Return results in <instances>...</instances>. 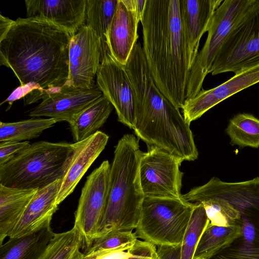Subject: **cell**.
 <instances>
[{"label":"cell","mask_w":259,"mask_h":259,"mask_svg":"<svg viewBox=\"0 0 259 259\" xmlns=\"http://www.w3.org/2000/svg\"><path fill=\"white\" fill-rule=\"evenodd\" d=\"M73 35L47 20L18 18L0 38V65L11 69L20 85L44 91L68 80Z\"/></svg>","instance_id":"6da1fadb"},{"label":"cell","mask_w":259,"mask_h":259,"mask_svg":"<svg viewBox=\"0 0 259 259\" xmlns=\"http://www.w3.org/2000/svg\"><path fill=\"white\" fill-rule=\"evenodd\" d=\"M141 23L143 50L153 78L163 95L182 108L190 68L180 0H147Z\"/></svg>","instance_id":"7a4b0ae2"},{"label":"cell","mask_w":259,"mask_h":259,"mask_svg":"<svg viewBox=\"0 0 259 259\" xmlns=\"http://www.w3.org/2000/svg\"><path fill=\"white\" fill-rule=\"evenodd\" d=\"M142 153L133 134H125L118 141L110 167L107 204L96 237L137 228L145 197L139 175Z\"/></svg>","instance_id":"3957f363"},{"label":"cell","mask_w":259,"mask_h":259,"mask_svg":"<svg viewBox=\"0 0 259 259\" xmlns=\"http://www.w3.org/2000/svg\"><path fill=\"white\" fill-rule=\"evenodd\" d=\"M72 143L40 141L30 144L0 165V184L39 190L62 179L72 153Z\"/></svg>","instance_id":"277c9868"},{"label":"cell","mask_w":259,"mask_h":259,"mask_svg":"<svg viewBox=\"0 0 259 259\" xmlns=\"http://www.w3.org/2000/svg\"><path fill=\"white\" fill-rule=\"evenodd\" d=\"M215 180L239 211L235 225L239 227L241 235L210 259H259V177L239 182Z\"/></svg>","instance_id":"5b68a950"},{"label":"cell","mask_w":259,"mask_h":259,"mask_svg":"<svg viewBox=\"0 0 259 259\" xmlns=\"http://www.w3.org/2000/svg\"><path fill=\"white\" fill-rule=\"evenodd\" d=\"M194 205L182 197H145L135 234L156 246L180 245Z\"/></svg>","instance_id":"8992f818"},{"label":"cell","mask_w":259,"mask_h":259,"mask_svg":"<svg viewBox=\"0 0 259 259\" xmlns=\"http://www.w3.org/2000/svg\"><path fill=\"white\" fill-rule=\"evenodd\" d=\"M253 0H224L215 10L205 42L189 73L186 99L195 97L202 89L206 76L211 73L214 60L222 45Z\"/></svg>","instance_id":"52a82bcc"},{"label":"cell","mask_w":259,"mask_h":259,"mask_svg":"<svg viewBox=\"0 0 259 259\" xmlns=\"http://www.w3.org/2000/svg\"><path fill=\"white\" fill-rule=\"evenodd\" d=\"M259 61V0H253L222 45L213 63L212 75L232 72Z\"/></svg>","instance_id":"ba28073f"},{"label":"cell","mask_w":259,"mask_h":259,"mask_svg":"<svg viewBox=\"0 0 259 259\" xmlns=\"http://www.w3.org/2000/svg\"><path fill=\"white\" fill-rule=\"evenodd\" d=\"M111 164L105 160L87 177L82 188L74 226L80 233L82 250H87L97 237L109 196Z\"/></svg>","instance_id":"9c48e42d"},{"label":"cell","mask_w":259,"mask_h":259,"mask_svg":"<svg viewBox=\"0 0 259 259\" xmlns=\"http://www.w3.org/2000/svg\"><path fill=\"white\" fill-rule=\"evenodd\" d=\"M183 161L155 146L143 152L139 165L141 185L144 197L180 198L184 173Z\"/></svg>","instance_id":"30bf717a"},{"label":"cell","mask_w":259,"mask_h":259,"mask_svg":"<svg viewBox=\"0 0 259 259\" xmlns=\"http://www.w3.org/2000/svg\"><path fill=\"white\" fill-rule=\"evenodd\" d=\"M102 96L97 85L85 90L64 85L44 91H33L24 98V101L27 105L42 100L30 111L29 116L48 117L58 122L65 121L69 124Z\"/></svg>","instance_id":"8fae6325"},{"label":"cell","mask_w":259,"mask_h":259,"mask_svg":"<svg viewBox=\"0 0 259 259\" xmlns=\"http://www.w3.org/2000/svg\"><path fill=\"white\" fill-rule=\"evenodd\" d=\"M96 83L115 109L117 120L133 129L136 119L135 91L124 66L114 59L109 50L104 55Z\"/></svg>","instance_id":"7c38bea8"},{"label":"cell","mask_w":259,"mask_h":259,"mask_svg":"<svg viewBox=\"0 0 259 259\" xmlns=\"http://www.w3.org/2000/svg\"><path fill=\"white\" fill-rule=\"evenodd\" d=\"M104 54L100 38L86 25L81 26L71 39L69 76L64 85L85 90L95 88Z\"/></svg>","instance_id":"4fadbf2b"},{"label":"cell","mask_w":259,"mask_h":259,"mask_svg":"<svg viewBox=\"0 0 259 259\" xmlns=\"http://www.w3.org/2000/svg\"><path fill=\"white\" fill-rule=\"evenodd\" d=\"M258 82L259 61L242 68L222 84L207 90L202 89L193 98L186 99L181 108L183 115L190 124L218 104Z\"/></svg>","instance_id":"5bb4252c"},{"label":"cell","mask_w":259,"mask_h":259,"mask_svg":"<svg viewBox=\"0 0 259 259\" xmlns=\"http://www.w3.org/2000/svg\"><path fill=\"white\" fill-rule=\"evenodd\" d=\"M140 22L136 0H118L109 30L107 45L112 56L125 66L137 42Z\"/></svg>","instance_id":"9a60e30c"},{"label":"cell","mask_w":259,"mask_h":259,"mask_svg":"<svg viewBox=\"0 0 259 259\" xmlns=\"http://www.w3.org/2000/svg\"><path fill=\"white\" fill-rule=\"evenodd\" d=\"M108 139L107 135L98 131L82 141L72 143V153L57 195L58 205L74 191L81 179L104 150Z\"/></svg>","instance_id":"2e32d148"},{"label":"cell","mask_w":259,"mask_h":259,"mask_svg":"<svg viewBox=\"0 0 259 259\" xmlns=\"http://www.w3.org/2000/svg\"><path fill=\"white\" fill-rule=\"evenodd\" d=\"M26 17L51 22L74 35L85 24L87 0H25Z\"/></svg>","instance_id":"e0dca14e"},{"label":"cell","mask_w":259,"mask_h":259,"mask_svg":"<svg viewBox=\"0 0 259 259\" xmlns=\"http://www.w3.org/2000/svg\"><path fill=\"white\" fill-rule=\"evenodd\" d=\"M222 0H180V11L188 48L191 69L198 54L200 39L208 31Z\"/></svg>","instance_id":"ac0fdd59"},{"label":"cell","mask_w":259,"mask_h":259,"mask_svg":"<svg viewBox=\"0 0 259 259\" xmlns=\"http://www.w3.org/2000/svg\"><path fill=\"white\" fill-rule=\"evenodd\" d=\"M61 179L36 192L9 238H15L31 233L45 225L51 223L57 210L58 193Z\"/></svg>","instance_id":"d6986e66"},{"label":"cell","mask_w":259,"mask_h":259,"mask_svg":"<svg viewBox=\"0 0 259 259\" xmlns=\"http://www.w3.org/2000/svg\"><path fill=\"white\" fill-rule=\"evenodd\" d=\"M54 234L48 223L31 233L9 238L0 245V259H40Z\"/></svg>","instance_id":"ffe728a7"},{"label":"cell","mask_w":259,"mask_h":259,"mask_svg":"<svg viewBox=\"0 0 259 259\" xmlns=\"http://www.w3.org/2000/svg\"><path fill=\"white\" fill-rule=\"evenodd\" d=\"M37 190L0 184V245L9 237Z\"/></svg>","instance_id":"44dd1931"},{"label":"cell","mask_w":259,"mask_h":259,"mask_svg":"<svg viewBox=\"0 0 259 259\" xmlns=\"http://www.w3.org/2000/svg\"><path fill=\"white\" fill-rule=\"evenodd\" d=\"M114 107L103 95L69 123L73 141L76 143L93 135L105 123Z\"/></svg>","instance_id":"7402d4cb"},{"label":"cell","mask_w":259,"mask_h":259,"mask_svg":"<svg viewBox=\"0 0 259 259\" xmlns=\"http://www.w3.org/2000/svg\"><path fill=\"white\" fill-rule=\"evenodd\" d=\"M240 235V229L237 225L225 227L209 223L199 239L193 259H210Z\"/></svg>","instance_id":"603a6c76"},{"label":"cell","mask_w":259,"mask_h":259,"mask_svg":"<svg viewBox=\"0 0 259 259\" xmlns=\"http://www.w3.org/2000/svg\"><path fill=\"white\" fill-rule=\"evenodd\" d=\"M118 0H87L85 25L100 38L105 52L109 50L107 37Z\"/></svg>","instance_id":"cb8c5ba5"},{"label":"cell","mask_w":259,"mask_h":259,"mask_svg":"<svg viewBox=\"0 0 259 259\" xmlns=\"http://www.w3.org/2000/svg\"><path fill=\"white\" fill-rule=\"evenodd\" d=\"M58 122L55 119L31 118L13 122H0V142H23L39 137Z\"/></svg>","instance_id":"d4e9b609"},{"label":"cell","mask_w":259,"mask_h":259,"mask_svg":"<svg viewBox=\"0 0 259 259\" xmlns=\"http://www.w3.org/2000/svg\"><path fill=\"white\" fill-rule=\"evenodd\" d=\"M225 132L232 146L259 148V119L251 114H236L229 120Z\"/></svg>","instance_id":"484cf974"},{"label":"cell","mask_w":259,"mask_h":259,"mask_svg":"<svg viewBox=\"0 0 259 259\" xmlns=\"http://www.w3.org/2000/svg\"><path fill=\"white\" fill-rule=\"evenodd\" d=\"M79 232L73 227L66 232L55 233L40 259H85Z\"/></svg>","instance_id":"4316f807"},{"label":"cell","mask_w":259,"mask_h":259,"mask_svg":"<svg viewBox=\"0 0 259 259\" xmlns=\"http://www.w3.org/2000/svg\"><path fill=\"white\" fill-rule=\"evenodd\" d=\"M209 223L203 204L195 203L181 244V259H193L199 239Z\"/></svg>","instance_id":"83f0119b"},{"label":"cell","mask_w":259,"mask_h":259,"mask_svg":"<svg viewBox=\"0 0 259 259\" xmlns=\"http://www.w3.org/2000/svg\"><path fill=\"white\" fill-rule=\"evenodd\" d=\"M132 231H112L95 238L92 246L84 251L90 256L104 251L124 249L127 250L138 240Z\"/></svg>","instance_id":"f1b7e54d"},{"label":"cell","mask_w":259,"mask_h":259,"mask_svg":"<svg viewBox=\"0 0 259 259\" xmlns=\"http://www.w3.org/2000/svg\"><path fill=\"white\" fill-rule=\"evenodd\" d=\"M28 141L0 142V165L30 145Z\"/></svg>","instance_id":"f546056e"},{"label":"cell","mask_w":259,"mask_h":259,"mask_svg":"<svg viewBox=\"0 0 259 259\" xmlns=\"http://www.w3.org/2000/svg\"><path fill=\"white\" fill-rule=\"evenodd\" d=\"M127 250L132 254L128 259H151L156 254V246L138 239Z\"/></svg>","instance_id":"4dcf8cb0"},{"label":"cell","mask_w":259,"mask_h":259,"mask_svg":"<svg viewBox=\"0 0 259 259\" xmlns=\"http://www.w3.org/2000/svg\"><path fill=\"white\" fill-rule=\"evenodd\" d=\"M35 90H40L38 87L33 84L20 85L16 88L5 100L1 103V105L5 103H8L9 106L6 110L8 111L10 109L14 101L21 98H24L32 91Z\"/></svg>","instance_id":"1f68e13d"},{"label":"cell","mask_w":259,"mask_h":259,"mask_svg":"<svg viewBox=\"0 0 259 259\" xmlns=\"http://www.w3.org/2000/svg\"><path fill=\"white\" fill-rule=\"evenodd\" d=\"M158 259H181V244L157 246Z\"/></svg>","instance_id":"d6a6232c"},{"label":"cell","mask_w":259,"mask_h":259,"mask_svg":"<svg viewBox=\"0 0 259 259\" xmlns=\"http://www.w3.org/2000/svg\"><path fill=\"white\" fill-rule=\"evenodd\" d=\"M131 255L132 254L128 250L117 249L102 252L90 256H85V259H128Z\"/></svg>","instance_id":"836d02e7"},{"label":"cell","mask_w":259,"mask_h":259,"mask_svg":"<svg viewBox=\"0 0 259 259\" xmlns=\"http://www.w3.org/2000/svg\"><path fill=\"white\" fill-rule=\"evenodd\" d=\"M15 20L0 15V38H2L9 30Z\"/></svg>","instance_id":"e575fe53"},{"label":"cell","mask_w":259,"mask_h":259,"mask_svg":"<svg viewBox=\"0 0 259 259\" xmlns=\"http://www.w3.org/2000/svg\"><path fill=\"white\" fill-rule=\"evenodd\" d=\"M151 259H158L157 252L156 254Z\"/></svg>","instance_id":"d590c367"}]
</instances>
